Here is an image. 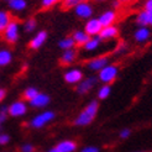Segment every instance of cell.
I'll list each match as a JSON object with an SVG mask.
<instances>
[{
    "label": "cell",
    "instance_id": "cell-1",
    "mask_svg": "<svg viewBox=\"0 0 152 152\" xmlns=\"http://www.w3.org/2000/svg\"><path fill=\"white\" fill-rule=\"evenodd\" d=\"M98 109H99V104H98V102H95V100L90 102L84 108V110H83L77 118H75L74 125H77V126H87V125H89L94 120V118L96 116Z\"/></svg>",
    "mask_w": 152,
    "mask_h": 152
},
{
    "label": "cell",
    "instance_id": "cell-2",
    "mask_svg": "<svg viewBox=\"0 0 152 152\" xmlns=\"http://www.w3.org/2000/svg\"><path fill=\"white\" fill-rule=\"evenodd\" d=\"M119 74V67L115 64H108L104 67L102 71H99L98 74V80H100L103 84H111V83L116 79Z\"/></svg>",
    "mask_w": 152,
    "mask_h": 152
},
{
    "label": "cell",
    "instance_id": "cell-3",
    "mask_svg": "<svg viewBox=\"0 0 152 152\" xmlns=\"http://www.w3.org/2000/svg\"><path fill=\"white\" fill-rule=\"evenodd\" d=\"M4 34V39L7 43H15L18 42L19 36H20V25L16 20H11L10 24L7 25V27L5 28Z\"/></svg>",
    "mask_w": 152,
    "mask_h": 152
},
{
    "label": "cell",
    "instance_id": "cell-4",
    "mask_svg": "<svg viewBox=\"0 0 152 152\" xmlns=\"http://www.w3.org/2000/svg\"><path fill=\"white\" fill-rule=\"evenodd\" d=\"M55 119V113L53 111H42L39 115H36L31 121H30V125L34 129H41L45 125H47L50 121H52Z\"/></svg>",
    "mask_w": 152,
    "mask_h": 152
},
{
    "label": "cell",
    "instance_id": "cell-5",
    "mask_svg": "<svg viewBox=\"0 0 152 152\" xmlns=\"http://www.w3.org/2000/svg\"><path fill=\"white\" fill-rule=\"evenodd\" d=\"M74 14L77 15L79 19H92L93 15V6L90 5L88 1H80L74 7Z\"/></svg>",
    "mask_w": 152,
    "mask_h": 152
},
{
    "label": "cell",
    "instance_id": "cell-6",
    "mask_svg": "<svg viewBox=\"0 0 152 152\" xmlns=\"http://www.w3.org/2000/svg\"><path fill=\"white\" fill-rule=\"evenodd\" d=\"M102 24L99 22V20H98V18H92V19H89L87 22H86V25H84V31L89 37H96L98 35L100 34L102 31Z\"/></svg>",
    "mask_w": 152,
    "mask_h": 152
},
{
    "label": "cell",
    "instance_id": "cell-7",
    "mask_svg": "<svg viewBox=\"0 0 152 152\" xmlns=\"http://www.w3.org/2000/svg\"><path fill=\"white\" fill-rule=\"evenodd\" d=\"M27 113V105L25 102L22 100H18V102H14L10 106H7V114L12 118H19L25 115Z\"/></svg>",
    "mask_w": 152,
    "mask_h": 152
},
{
    "label": "cell",
    "instance_id": "cell-8",
    "mask_svg": "<svg viewBox=\"0 0 152 152\" xmlns=\"http://www.w3.org/2000/svg\"><path fill=\"white\" fill-rule=\"evenodd\" d=\"M109 64V58L108 56H100V57H95L93 59H90L89 62L87 63L88 68L90 71H94V72H99L102 71L104 67H106Z\"/></svg>",
    "mask_w": 152,
    "mask_h": 152
},
{
    "label": "cell",
    "instance_id": "cell-9",
    "mask_svg": "<svg viewBox=\"0 0 152 152\" xmlns=\"http://www.w3.org/2000/svg\"><path fill=\"white\" fill-rule=\"evenodd\" d=\"M83 79V72L79 68H72L64 73V80L68 84H78Z\"/></svg>",
    "mask_w": 152,
    "mask_h": 152
},
{
    "label": "cell",
    "instance_id": "cell-10",
    "mask_svg": "<svg viewBox=\"0 0 152 152\" xmlns=\"http://www.w3.org/2000/svg\"><path fill=\"white\" fill-rule=\"evenodd\" d=\"M47 37H48V34H47V31H45V30L37 32L32 37V40L30 41L28 47L31 50H39L40 47H42V45H45V42L47 41Z\"/></svg>",
    "mask_w": 152,
    "mask_h": 152
},
{
    "label": "cell",
    "instance_id": "cell-11",
    "mask_svg": "<svg viewBox=\"0 0 152 152\" xmlns=\"http://www.w3.org/2000/svg\"><path fill=\"white\" fill-rule=\"evenodd\" d=\"M116 19H118V15H116L115 10H106L98 18V20H99V22L102 24L103 27L114 25V22L116 21Z\"/></svg>",
    "mask_w": 152,
    "mask_h": 152
},
{
    "label": "cell",
    "instance_id": "cell-12",
    "mask_svg": "<svg viewBox=\"0 0 152 152\" xmlns=\"http://www.w3.org/2000/svg\"><path fill=\"white\" fill-rule=\"evenodd\" d=\"M119 35V28L115 26V25H111V26H106V27H103L100 34L98 35V37L103 41H108V40H113L118 37Z\"/></svg>",
    "mask_w": 152,
    "mask_h": 152
},
{
    "label": "cell",
    "instance_id": "cell-13",
    "mask_svg": "<svg viewBox=\"0 0 152 152\" xmlns=\"http://www.w3.org/2000/svg\"><path fill=\"white\" fill-rule=\"evenodd\" d=\"M96 82H98V78H95V77H88L86 79H82V82L78 83V86H77V92L79 94L88 93L89 90L96 84Z\"/></svg>",
    "mask_w": 152,
    "mask_h": 152
},
{
    "label": "cell",
    "instance_id": "cell-14",
    "mask_svg": "<svg viewBox=\"0 0 152 152\" xmlns=\"http://www.w3.org/2000/svg\"><path fill=\"white\" fill-rule=\"evenodd\" d=\"M50 96L45 93H39L32 100H30V105L34 108H45L50 104Z\"/></svg>",
    "mask_w": 152,
    "mask_h": 152
},
{
    "label": "cell",
    "instance_id": "cell-15",
    "mask_svg": "<svg viewBox=\"0 0 152 152\" xmlns=\"http://www.w3.org/2000/svg\"><path fill=\"white\" fill-rule=\"evenodd\" d=\"M150 37H151V30L148 27H139L134 34L135 41L139 43H143L148 41Z\"/></svg>",
    "mask_w": 152,
    "mask_h": 152
},
{
    "label": "cell",
    "instance_id": "cell-16",
    "mask_svg": "<svg viewBox=\"0 0 152 152\" xmlns=\"http://www.w3.org/2000/svg\"><path fill=\"white\" fill-rule=\"evenodd\" d=\"M56 148L58 152H74L77 150V143L71 140H66V141L59 142L56 146Z\"/></svg>",
    "mask_w": 152,
    "mask_h": 152
},
{
    "label": "cell",
    "instance_id": "cell-17",
    "mask_svg": "<svg viewBox=\"0 0 152 152\" xmlns=\"http://www.w3.org/2000/svg\"><path fill=\"white\" fill-rule=\"evenodd\" d=\"M72 39L74 40V43L75 45H78V46H84V45L89 41L90 37L83 31V30H78V31H74L73 36H72Z\"/></svg>",
    "mask_w": 152,
    "mask_h": 152
},
{
    "label": "cell",
    "instance_id": "cell-18",
    "mask_svg": "<svg viewBox=\"0 0 152 152\" xmlns=\"http://www.w3.org/2000/svg\"><path fill=\"white\" fill-rule=\"evenodd\" d=\"M136 22H137V25L140 27H147L151 25V20H150V14L145 10H142L137 14V16H136Z\"/></svg>",
    "mask_w": 152,
    "mask_h": 152
},
{
    "label": "cell",
    "instance_id": "cell-19",
    "mask_svg": "<svg viewBox=\"0 0 152 152\" xmlns=\"http://www.w3.org/2000/svg\"><path fill=\"white\" fill-rule=\"evenodd\" d=\"M75 57H77V52L74 50H67L62 53V56H61V63L72 64L75 61Z\"/></svg>",
    "mask_w": 152,
    "mask_h": 152
},
{
    "label": "cell",
    "instance_id": "cell-20",
    "mask_svg": "<svg viewBox=\"0 0 152 152\" xmlns=\"http://www.w3.org/2000/svg\"><path fill=\"white\" fill-rule=\"evenodd\" d=\"M100 43H102V40L98 36L96 37H90L89 41L83 46V48H84L87 52H93V51H96L98 48H99Z\"/></svg>",
    "mask_w": 152,
    "mask_h": 152
},
{
    "label": "cell",
    "instance_id": "cell-21",
    "mask_svg": "<svg viewBox=\"0 0 152 152\" xmlns=\"http://www.w3.org/2000/svg\"><path fill=\"white\" fill-rule=\"evenodd\" d=\"M12 61V53L11 51L1 48L0 50V67H5L7 64H10Z\"/></svg>",
    "mask_w": 152,
    "mask_h": 152
},
{
    "label": "cell",
    "instance_id": "cell-22",
    "mask_svg": "<svg viewBox=\"0 0 152 152\" xmlns=\"http://www.w3.org/2000/svg\"><path fill=\"white\" fill-rule=\"evenodd\" d=\"M11 15L7 12V11H4V10H0V34H3L5 31V28L7 27V25L10 24L11 21Z\"/></svg>",
    "mask_w": 152,
    "mask_h": 152
},
{
    "label": "cell",
    "instance_id": "cell-23",
    "mask_svg": "<svg viewBox=\"0 0 152 152\" xmlns=\"http://www.w3.org/2000/svg\"><path fill=\"white\" fill-rule=\"evenodd\" d=\"M9 6L14 11H22L26 9L27 3L26 0H11V1H9Z\"/></svg>",
    "mask_w": 152,
    "mask_h": 152
},
{
    "label": "cell",
    "instance_id": "cell-24",
    "mask_svg": "<svg viewBox=\"0 0 152 152\" xmlns=\"http://www.w3.org/2000/svg\"><path fill=\"white\" fill-rule=\"evenodd\" d=\"M74 46H75V43H74V40L72 39V36L64 37L63 40H61V41L58 42V47L62 48V50H64V51H67V50H73Z\"/></svg>",
    "mask_w": 152,
    "mask_h": 152
},
{
    "label": "cell",
    "instance_id": "cell-25",
    "mask_svg": "<svg viewBox=\"0 0 152 152\" xmlns=\"http://www.w3.org/2000/svg\"><path fill=\"white\" fill-rule=\"evenodd\" d=\"M110 93H111V87L110 86H108V84H104V86H102L100 87V89L98 90V98L99 99H106L109 95H110Z\"/></svg>",
    "mask_w": 152,
    "mask_h": 152
},
{
    "label": "cell",
    "instance_id": "cell-26",
    "mask_svg": "<svg viewBox=\"0 0 152 152\" xmlns=\"http://www.w3.org/2000/svg\"><path fill=\"white\" fill-rule=\"evenodd\" d=\"M39 94V90H37L36 88H34V87H30V88H27V89H25V92H24V98L26 100H32L34 98Z\"/></svg>",
    "mask_w": 152,
    "mask_h": 152
},
{
    "label": "cell",
    "instance_id": "cell-27",
    "mask_svg": "<svg viewBox=\"0 0 152 152\" xmlns=\"http://www.w3.org/2000/svg\"><path fill=\"white\" fill-rule=\"evenodd\" d=\"M36 26H37V22H36V20L34 18L26 20L25 24H24V28H25L26 32H32L36 28Z\"/></svg>",
    "mask_w": 152,
    "mask_h": 152
},
{
    "label": "cell",
    "instance_id": "cell-28",
    "mask_svg": "<svg viewBox=\"0 0 152 152\" xmlns=\"http://www.w3.org/2000/svg\"><path fill=\"white\" fill-rule=\"evenodd\" d=\"M62 1L66 9H71V7H74L77 4H79L80 1H84V0H62Z\"/></svg>",
    "mask_w": 152,
    "mask_h": 152
},
{
    "label": "cell",
    "instance_id": "cell-29",
    "mask_svg": "<svg viewBox=\"0 0 152 152\" xmlns=\"http://www.w3.org/2000/svg\"><path fill=\"white\" fill-rule=\"evenodd\" d=\"M61 1V0H41V4L43 7H46V9H48V7H52L53 5H56Z\"/></svg>",
    "mask_w": 152,
    "mask_h": 152
},
{
    "label": "cell",
    "instance_id": "cell-30",
    "mask_svg": "<svg viewBox=\"0 0 152 152\" xmlns=\"http://www.w3.org/2000/svg\"><path fill=\"white\" fill-rule=\"evenodd\" d=\"M10 141V136L6 134H0V145H6Z\"/></svg>",
    "mask_w": 152,
    "mask_h": 152
},
{
    "label": "cell",
    "instance_id": "cell-31",
    "mask_svg": "<svg viewBox=\"0 0 152 152\" xmlns=\"http://www.w3.org/2000/svg\"><path fill=\"white\" fill-rule=\"evenodd\" d=\"M119 135H120V137H121V139H127L129 136L131 135V130H130V129H123V130L120 131Z\"/></svg>",
    "mask_w": 152,
    "mask_h": 152
},
{
    "label": "cell",
    "instance_id": "cell-32",
    "mask_svg": "<svg viewBox=\"0 0 152 152\" xmlns=\"http://www.w3.org/2000/svg\"><path fill=\"white\" fill-rule=\"evenodd\" d=\"M143 10L152 14V0H146L145 5H143Z\"/></svg>",
    "mask_w": 152,
    "mask_h": 152
},
{
    "label": "cell",
    "instance_id": "cell-33",
    "mask_svg": "<svg viewBox=\"0 0 152 152\" xmlns=\"http://www.w3.org/2000/svg\"><path fill=\"white\" fill-rule=\"evenodd\" d=\"M80 152H99V148L95 147V146H87L84 147Z\"/></svg>",
    "mask_w": 152,
    "mask_h": 152
},
{
    "label": "cell",
    "instance_id": "cell-34",
    "mask_svg": "<svg viewBox=\"0 0 152 152\" xmlns=\"http://www.w3.org/2000/svg\"><path fill=\"white\" fill-rule=\"evenodd\" d=\"M21 151L22 152H34V146L30 145V143H26V145L21 147Z\"/></svg>",
    "mask_w": 152,
    "mask_h": 152
},
{
    "label": "cell",
    "instance_id": "cell-35",
    "mask_svg": "<svg viewBox=\"0 0 152 152\" xmlns=\"http://www.w3.org/2000/svg\"><path fill=\"white\" fill-rule=\"evenodd\" d=\"M6 114H3V113H0V129H1V125L5 123V120H6Z\"/></svg>",
    "mask_w": 152,
    "mask_h": 152
},
{
    "label": "cell",
    "instance_id": "cell-36",
    "mask_svg": "<svg viewBox=\"0 0 152 152\" xmlns=\"http://www.w3.org/2000/svg\"><path fill=\"white\" fill-rule=\"evenodd\" d=\"M4 98H5V90L4 89H0V102H3Z\"/></svg>",
    "mask_w": 152,
    "mask_h": 152
},
{
    "label": "cell",
    "instance_id": "cell-37",
    "mask_svg": "<svg viewBox=\"0 0 152 152\" xmlns=\"http://www.w3.org/2000/svg\"><path fill=\"white\" fill-rule=\"evenodd\" d=\"M0 113L6 114V115H7V106H1V108H0Z\"/></svg>",
    "mask_w": 152,
    "mask_h": 152
},
{
    "label": "cell",
    "instance_id": "cell-38",
    "mask_svg": "<svg viewBox=\"0 0 152 152\" xmlns=\"http://www.w3.org/2000/svg\"><path fill=\"white\" fill-rule=\"evenodd\" d=\"M120 4H121V3L119 1V0H115V1L113 3V6H114V9H116V7H119V6H120Z\"/></svg>",
    "mask_w": 152,
    "mask_h": 152
},
{
    "label": "cell",
    "instance_id": "cell-39",
    "mask_svg": "<svg viewBox=\"0 0 152 152\" xmlns=\"http://www.w3.org/2000/svg\"><path fill=\"white\" fill-rule=\"evenodd\" d=\"M120 3H130V1H132V0H119Z\"/></svg>",
    "mask_w": 152,
    "mask_h": 152
},
{
    "label": "cell",
    "instance_id": "cell-40",
    "mask_svg": "<svg viewBox=\"0 0 152 152\" xmlns=\"http://www.w3.org/2000/svg\"><path fill=\"white\" fill-rule=\"evenodd\" d=\"M47 152H58V151H57V148L55 147V148H51V150H48Z\"/></svg>",
    "mask_w": 152,
    "mask_h": 152
},
{
    "label": "cell",
    "instance_id": "cell-41",
    "mask_svg": "<svg viewBox=\"0 0 152 152\" xmlns=\"http://www.w3.org/2000/svg\"><path fill=\"white\" fill-rule=\"evenodd\" d=\"M95 1H98V3H100V1H105V0H95Z\"/></svg>",
    "mask_w": 152,
    "mask_h": 152
},
{
    "label": "cell",
    "instance_id": "cell-42",
    "mask_svg": "<svg viewBox=\"0 0 152 152\" xmlns=\"http://www.w3.org/2000/svg\"><path fill=\"white\" fill-rule=\"evenodd\" d=\"M7 1H11V0H7Z\"/></svg>",
    "mask_w": 152,
    "mask_h": 152
}]
</instances>
